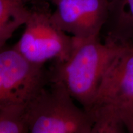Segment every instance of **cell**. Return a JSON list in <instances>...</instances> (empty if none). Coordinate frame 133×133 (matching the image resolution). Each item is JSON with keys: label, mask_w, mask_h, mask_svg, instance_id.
Returning <instances> with one entry per match:
<instances>
[{"label": "cell", "mask_w": 133, "mask_h": 133, "mask_svg": "<svg viewBox=\"0 0 133 133\" xmlns=\"http://www.w3.org/2000/svg\"><path fill=\"white\" fill-rule=\"evenodd\" d=\"M128 41H129V42L133 43V36H132V37H131V38H129V39H128Z\"/></svg>", "instance_id": "cell-12"}, {"label": "cell", "mask_w": 133, "mask_h": 133, "mask_svg": "<svg viewBox=\"0 0 133 133\" xmlns=\"http://www.w3.org/2000/svg\"><path fill=\"white\" fill-rule=\"evenodd\" d=\"M51 18L59 29L79 39L99 37L107 21L109 0H52Z\"/></svg>", "instance_id": "cell-5"}, {"label": "cell", "mask_w": 133, "mask_h": 133, "mask_svg": "<svg viewBox=\"0 0 133 133\" xmlns=\"http://www.w3.org/2000/svg\"><path fill=\"white\" fill-rule=\"evenodd\" d=\"M49 3L31 5L19 40L13 46L26 61L44 66L48 62H61L69 57L74 37L59 29L51 18Z\"/></svg>", "instance_id": "cell-3"}, {"label": "cell", "mask_w": 133, "mask_h": 133, "mask_svg": "<svg viewBox=\"0 0 133 133\" xmlns=\"http://www.w3.org/2000/svg\"><path fill=\"white\" fill-rule=\"evenodd\" d=\"M105 39L123 42L133 36V0H110Z\"/></svg>", "instance_id": "cell-7"}, {"label": "cell", "mask_w": 133, "mask_h": 133, "mask_svg": "<svg viewBox=\"0 0 133 133\" xmlns=\"http://www.w3.org/2000/svg\"><path fill=\"white\" fill-rule=\"evenodd\" d=\"M26 4L35 5L43 3H51L52 0H23Z\"/></svg>", "instance_id": "cell-11"}, {"label": "cell", "mask_w": 133, "mask_h": 133, "mask_svg": "<svg viewBox=\"0 0 133 133\" xmlns=\"http://www.w3.org/2000/svg\"><path fill=\"white\" fill-rule=\"evenodd\" d=\"M110 1V0H109V1Z\"/></svg>", "instance_id": "cell-13"}, {"label": "cell", "mask_w": 133, "mask_h": 133, "mask_svg": "<svg viewBox=\"0 0 133 133\" xmlns=\"http://www.w3.org/2000/svg\"><path fill=\"white\" fill-rule=\"evenodd\" d=\"M121 43L122 48L105 71L89 110L104 106L119 114L133 107V43Z\"/></svg>", "instance_id": "cell-6"}, {"label": "cell", "mask_w": 133, "mask_h": 133, "mask_svg": "<svg viewBox=\"0 0 133 133\" xmlns=\"http://www.w3.org/2000/svg\"><path fill=\"white\" fill-rule=\"evenodd\" d=\"M29 14L30 8L23 0H0V49L24 25Z\"/></svg>", "instance_id": "cell-8"}, {"label": "cell", "mask_w": 133, "mask_h": 133, "mask_svg": "<svg viewBox=\"0 0 133 133\" xmlns=\"http://www.w3.org/2000/svg\"><path fill=\"white\" fill-rule=\"evenodd\" d=\"M26 105L17 104L0 109V133H27Z\"/></svg>", "instance_id": "cell-9"}, {"label": "cell", "mask_w": 133, "mask_h": 133, "mask_svg": "<svg viewBox=\"0 0 133 133\" xmlns=\"http://www.w3.org/2000/svg\"><path fill=\"white\" fill-rule=\"evenodd\" d=\"M59 81L50 82L25 106L30 133H91L92 116L75 104Z\"/></svg>", "instance_id": "cell-2"}, {"label": "cell", "mask_w": 133, "mask_h": 133, "mask_svg": "<svg viewBox=\"0 0 133 133\" xmlns=\"http://www.w3.org/2000/svg\"><path fill=\"white\" fill-rule=\"evenodd\" d=\"M122 46L121 43L106 39L102 43L99 37H74L69 57L54 62L49 69L50 81L62 83L72 97L88 112L105 71Z\"/></svg>", "instance_id": "cell-1"}, {"label": "cell", "mask_w": 133, "mask_h": 133, "mask_svg": "<svg viewBox=\"0 0 133 133\" xmlns=\"http://www.w3.org/2000/svg\"><path fill=\"white\" fill-rule=\"evenodd\" d=\"M50 82L45 66L30 63L13 46L0 49V109L26 105Z\"/></svg>", "instance_id": "cell-4"}, {"label": "cell", "mask_w": 133, "mask_h": 133, "mask_svg": "<svg viewBox=\"0 0 133 133\" xmlns=\"http://www.w3.org/2000/svg\"><path fill=\"white\" fill-rule=\"evenodd\" d=\"M119 116L128 131L133 133V107L127 108L121 110Z\"/></svg>", "instance_id": "cell-10"}]
</instances>
